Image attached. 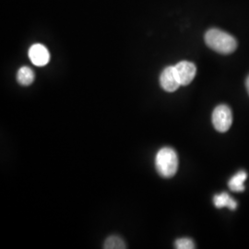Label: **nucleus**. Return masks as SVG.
I'll use <instances>...</instances> for the list:
<instances>
[{"label":"nucleus","mask_w":249,"mask_h":249,"mask_svg":"<svg viewBox=\"0 0 249 249\" xmlns=\"http://www.w3.org/2000/svg\"><path fill=\"white\" fill-rule=\"evenodd\" d=\"M35 72L29 67H21L17 73V80L22 86H29L35 81Z\"/></svg>","instance_id":"nucleus-8"},{"label":"nucleus","mask_w":249,"mask_h":249,"mask_svg":"<svg viewBox=\"0 0 249 249\" xmlns=\"http://www.w3.org/2000/svg\"><path fill=\"white\" fill-rule=\"evenodd\" d=\"M155 166L160 177L173 178L178 169V157L176 151L169 147L160 149L155 158Z\"/></svg>","instance_id":"nucleus-2"},{"label":"nucleus","mask_w":249,"mask_h":249,"mask_svg":"<svg viewBox=\"0 0 249 249\" xmlns=\"http://www.w3.org/2000/svg\"><path fill=\"white\" fill-rule=\"evenodd\" d=\"M104 249H126L125 244L124 240L116 235H112L110 237H108L105 245H104Z\"/></svg>","instance_id":"nucleus-10"},{"label":"nucleus","mask_w":249,"mask_h":249,"mask_svg":"<svg viewBox=\"0 0 249 249\" xmlns=\"http://www.w3.org/2000/svg\"><path fill=\"white\" fill-rule=\"evenodd\" d=\"M160 84L165 91L174 92L181 86L175 66L165 68L160 76Z\"/></svg>","instance_id":"nucleus-4"},{"label":"nucleus","mask_w":249,"mask_h":249,"mask_svg":"<svg viewBox=\"0 0 249 249\" xmlns=\"http://www.w3.org/2000/svg\"><path fill=\"white\" fill-rule=\"evenodd\" d=\"M205 42L211 49L223 54H228L235 51L237 42L233 36L220 29H210L205 35Z\"/></svg>","instance_id":"nucleus-1"},{"label":"nucleus","mask_w":249,"mask_h":249,"mask_svg":"<svg viewBox=\"0 0 249 249\" xmlns=\"http://www.w3.org/2000/svg\"><path fill=\"white\" fill-rule=\"evenodd\" d=\"M176 249H194L195 244L190 238H179L175 243Z\"/></svg>","instance_id":"nucleus-11"},{"label":"nucleus","mask_w":249,"mask_h":249,"mask_svg":"<svg viewBox=\"0 0 249 249\" xmlns=\"http://www.w3.org/2000/svg\"><path fill=\"white\" fill-rule=\"evenodd\" d=\"M214 205L218 209H222L224 207H228L231 211H234L237 207V203L227 193H222L220 195H216L213 198Z\"/></svg>","instance_id":"nucleus-9"},{"label":"nucleus","mask_w":249,"mask_h":249,"mask_svg":"<svg viewBox=\"0 0 249 249\" xmlns=\"http://www.w3.org/2000/svg\"><path fill=\"white\" fill-rule=\"evenodd\" d=\"M29 57L32 63L37 67H44L50 61V53L45 45H33L29 49Z\"/></svg>","instance_id":"nucleus-6"},{"label":"nucleus","mask_w":249,"mask_h":249,"mask_svg":"<svg viewBox=\"0 0 249 249\" xmlns=\"http://www.w3.org/2000/svg\"><path fill=\"white\" fill-rule=\"evenodd\" d=\"M248 178V174L245 171L238 172L234 177L231 178L228 185L233 192H243L245 190L244 183Z\"/></svg>","instance_id":"nucleus-7"},{"label":"nucleus","mask_w":249,"mask_h":249,"mask_svg":"<svg viewBox=\"0 0 249 249\" xmlns=\"http://www.w3.org/2000/svg\"><path fill=\"white\" fill-rule=\"evenodd\" d=\"M232 123L231 109L225 105L218 106L213 113V124L217 131L224 133L229 130Z\"/></svg>","instance_id":"nucleus-3"},{"label":"nucleus","mask_w":249,"mask_h":249,"mask_svg":"<svg viewBox=\"0 0 249 249\" xmlns=\"http://www.w3.org/2000/svg\"><path fill=\"white\" fill-rule=\"evenodd\" d=\"M181 86H187L194 80L196 74L195 64L189 61H181L175 66Z\"/></svg>","instance_id":"nucleus-5"},{"label":"nucleus","mask_w":249,"mask_h":249,"mask_svg":"<svg viewBox=\"0 0 249 249\" xmlns=\"http://www.w3.org/2000/svg\"><path fill=\"white\" fill-rule=\"evenodd\" d=\"M246 85H247V89H248L249 94V76L248 77V79H247V81H246Z\"/></svg>","instance_id":"nucleus-12"}]
</instances>
